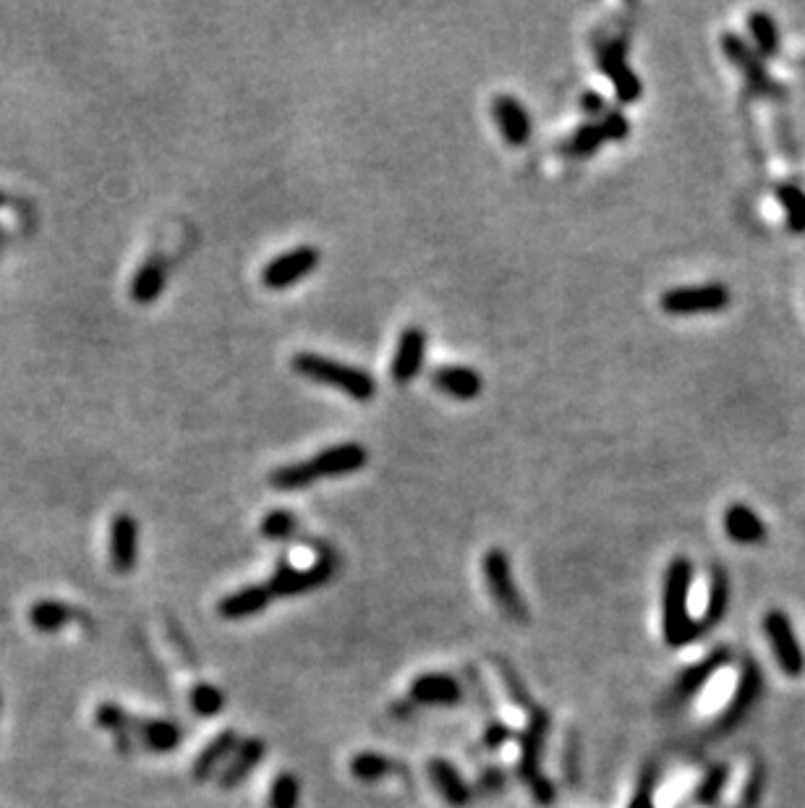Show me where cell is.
I'll return each mask as SVG.
<instances>
[{
    "instance_id": "cell-1",
    "label": "cell",
    "mask_w": 805,
    "mask_h": 808,
    "mask_svg": "<svg viewBox=\"0 0 805 808\" xmlns=\"http://www.w3.org/2000/svg\"><path fill=\"white\" fill-rule=\"evenodd\" d=\"M690 586L693 565L685 557H675L664 578V639L670 646H683L696 639L698 625L690 618Z\"/></svg>"
},
{
    "instance_id": "cell-2",
    "label": "cell",
    "mask_w": 805,
    "mask_h": 808,
    "mask_svg": "<svg viewBox=\"0 0 805 808\" xmlns=\"http://www.w3.org/2000/svg\"><path fill=\"white\" fill-rule=\"evenodd\" d=\"M293 369L306 380L319 382V385H330L335 390H343L353 401L366 403L377 395V382L366 369L351 367V364H340L335 359L319 354H296L293 356Z\"/></svg>"
},
{
    "instance_id": "cell-3",
    "label": "cell",
    "mask_w": 805,
    "mask_h": 808,
    "mask_svg": "<svg viewBox=\"0 0 805 808\" xmlns=\"http://www.w3.org/2000/svg\"><path fill=\"white\" fill-rule=\"evenodd\" d=\"M338 571V557L330 547H317V563L306 571H298L293 568L288 560H280L278 568L272 571L270 581H267V591L272 594V599H288V597H298V594H309V591L325 586L332 576Z\"/></svg>"
},
{
    "instance_id": "cell-4",
    "label": "cell",
    "mask_w": 805,
    "mask_h": 808,
    "mask_svg": "<svg viewBox=\"0 0 805 808\" xmlns=\"http://www.w3.org/2000/svg\"><path fill=\"white\" fill-rule=\"evenodd\" d=\"M745 691L743 683V670L727 662L711 665L706 670L704 680L698 683L696 693L690 699L698 704V712L704 714L706 720H717L722 714L730 712L735 707L738 693Z\"/></svg>"
},
{
    "instance_id": "cell-5",
    "label": "cell",
    "mask_w": 805,
    "mask_h": 808,
    "mask_svg": "<svg viewBox=\"0 0 805 808\" xmlns=\"http://www.w3.org/2000/svg\"><path fill=\"white\" fill-rule=\"evenodd\" d=\"M481 571H484V578H487L489 594L497 602L500 612L505 618H510L513 623H528V605L523 602L521 591L515 586L513 578V568H510V557L502 550H489L487 555L481 557Z\"/></svg>"
},
{
    "instance_id": "cell-6",
    "label": "cell",
    "mask_w": 805,
    "mask_h": 808,
    "mask_svg": "<svg viewBox=\"0 0 805 808\" xmlns=\"http://www.w3.org/2000/svg\"><path fill=\"white\" fill-rule=\"evenodd\" d=\"M552 730V714L544 707H536L534 712H528V725L521 735H518V746H521V756H518V777L526 785L542 777V751L544 743Z\"/></svg>"
},
{
    "instance_id": "cell-7",
    "label": "cell",
    "mask_w": 805,
    "mask_h": 808,
    "mask_svg": "<svg viewBox=\"0 0 805 808\" xmlns=\"http://www.w3.org/2000/svg\"><path fill=\"white\" fill-rule=\"evenodd\" d=\"M727 304H730V291L722 283L672 288V291H667L662 296V309L670 314L719 312Z\"/></svg>"
},
{
    "instance_id": "cell-8",
    "label": "cell",
    "mask_w": 805,
    "mask_h": 808,
    "mask_svg": "<svg viewBox=\"0 0 805 808\" xmlns=\"http://www.w3.org/2000/svg\"><path fill=\"white\" fill-rule=\"evenodd\" d=\"M319 252L314 246H298L291 252L280 254L264 267L262 283L272 291H283V288L293 286L298 280H304L306 275H312L314 267L319 265Z\"/></svg>"
},
{
    "instance_id": "cell-9",
    "label": "cell",
    "mask_w": 805,
    "mask_h": 808,
    "mask_svg": "<svg viewBox=\"0 0 805 808\" xmlns=\"http://www.w3.org/2000/svg\"><path fill=\"white\" fill-rule=\"evenodd\" d=\"M722 50H724V55H727V58H730V61L740 68V71H743L745 82H748V87H751L756 95H769V97L785 95V89L779 87L772 76L766 74V68H764V63H761V58H758V55L753 53V50L748 48L743 40H740L738 34H730V32L724 34Z\"/></svg>"
},
{
    "instance_id": "cell-10",
    "label": "cell",
    "mask_w": 805,
    "mask_h": 808,
    "mask_svg": "<svg viewBox=\"0 0 805 808\" xmlns=\"http://www.w3.org/2000/svg\"><path fill=\"white\" fill-rule=\"evenodd\" d=\"M599 68L609 76V82L615 84L617 100L620 102H636L641 97V79L636 71L625 63V42L615 40L607 42L599 48Z\"/></svg>"
},
{
    "instance_id": "cell-11",
    "label": "cell",
    "mask_w": 805,
    "mask_h": 808,
    "mask_svg": "<svg viewBox=\"0 0 805 808\" xmlns=\"http://www.w3.org/2000/svg\"><path fill=\"white\" fill-rule=\"evenodd\" d=\"M408 699L416 707H455L463 701V686L453 675L445 673H424L413 678L408 688Z\"/></svg>"
},
{
    "instance_id": "cell-12",
    "label": "cell",
    "mask_w": 805,
    "mask_h": 808,
    "mask_svg": "<svg viewBox=\"0 0 805 808\" xmlns=\"http://www.w3.org/2000/svg\"><path fill=\"white\" fill-rule=\"evenodd\" d=\"M139 563V523L129 513H118L110 523V565L115 573H131Z\"/></svg>"
},
{
    "instance_id": "cell-13",
    "label": "cell",
    "mask_w": 805,
    "mask_h": 808,
    "mask_svg": "<svg viewBox=\"0 0 805 808\" xmlns=\"http://www.w3.org/2000/svg\"><path fill=\"white\" fill-rule=\"evenodd\" d=\"M424 356H427V333L419 327H406L400 333L398 348H395L393 380L398 385H408L411 380H416L424 367Z\"/></svg>"
},
{
    "instance_id": "cell-14",
    "label": "cell",
    "mask_w": 805,
    "mask_h": 808,
    "mask_svg": "<svg viewBox=\"0 0 805 808\" xmlns=\"http://www.w3.org/2000/svg\"><path fill=\"white\" fill-rule=\"evenodd\" d=\"M264 754H267V743L262 738H244L238 743L236 754L230 756L228 764L220 769V775L215 777L217 788L220 790H233L238 788L246 777L251 775V769H257L262 764Z\"/></svg>"
},
{
    "instance_id": "cell-15",
    "label": "cell",
    "mask_w": 805,
    "mask_h": 808,
    "mask_svg": "<svg viewBox=\"0 0 805 808\" xmlns=\"http://www.w3.org/2000/svg\"><path fill=\"white\" fill-rule=\"evenodd\" d=\"M427 775L429 780H432L434 790L440 793V798L447 803V806L453 808L471 806V801H474V788L463 780V775L455 769V764H450L447 759H429Z\"/></svg>"
},
{
    "instance_id": "cell-16",
    "label": "cell",
    "mask_w": 805,
    "mask_h": 808,
    "mask_svg": "<svg viewBox=\"0 0 805 808\" xmlns=\"http://www.w3.org/2000/svg\"><path fill=\"white\" fill-rule=\"evenodd\" d=\"M238 743H241V738H238L236 730H223L220 735H215L191 764V780L199 782V785L215 780V772L225 767L230 756L236 754Z\"/></svg>"
},
{
    "instance_id": "cell-17",
    "label": "cell",
    "mask_w": 805,
    "mask_h": 808,
    "mask_svg": "<svg viewBox=\"0 0 805 808\" xmlns=\"http://www.w3.org/2000/svg\"><path fill=\"white\" fill-rule=\"evenodd\" d=\"M131 733H134L136 743L149 751V754H168L173 748L181 746L183 730L181 725L170 720H144V717H134L131 722Z\"/></svg>"
},
{
    "instance_id": "cell-18",
    "label": "cell",
    "mask_w": 805,
    "mask_h": 808,
    "mask_svg": "<svg viewBox=\"0 0 805 808\" xmlns=\"http://www.w3.org/2000/svg\"><path fill=\"white\" fill-rule=\"evenodd\" d=\"M366 458V448H361L359 442H343L314 455L312 466L317 476H345L364 469Z\"/></svg>"
},
{
    "instance_id": "cell-19",
    "label": "cell",
    "mask_w": 805,
    "mask_h": 808,
    "mask_svg": "<svg viewBox=\"0 0 805 808\" xmlns=\"http://www.w3.org/2000/svg\"><path fill=\"white\" fill-rule=\"evenodd\" d=\"M492 113L497 126H500V134L505 136V142L513 144V147H521V144L528 142V136H531V118H528L526 108L515 97H494Z\"/></svg>"
},
{
    "instance_id": "cell-20",
    "label": "cell",
    "mask_w": 805,
    "mask_h": 808,
    "mask_svg": "<svg viewBox=\"0 0 805 808\" xmlns=\"http://www.w3.org/2000/svg\"><path fill=\"white\" fill-rule=\"evenodd\" d=\"M27 618L29 623H32L34 631L40 633H58L63 625L74 623V620H79V623L84 625L92 623L84 612L76 610L74 605H66L61 599H37V602L29 607Z\"/></svg>"
},
{
    "instance_id": "cell-21",
    "label": "cell",
    "mask_w": 805,
    "mask_h": 808,
    "mask_svg": "<svg viewBox=\"0 0 805 808\" xmlns=\"http://www.w3.org/2000/svg\"><path fill=\"white\" fill-rule=\"evenodd\" d=\"M270 602H272V594L267 591V586L251 584V586H244V589L233 591V594H228V597L220 599V605H217V615H220L223 620L254 618V615H262Z\"/></svg>"
},
{
    "instance_id": "cell-22",
    "label": "cell",
    "mask_w": 805,
    "mask_h": 808,
    "mask_svg": "<svg viewBox=\"0 0 805 808\" xmlns=\"http://www.w3.org/2000/svg\"><path fill=\"white\" fill-rule=\"evenodd\" d=\"M432 382L434 388L442 390V393L447 395H453L458 401H474V398L481 395V390H484L481 374L471 367H458V364L434 369Z\"/></svg>"
},
{
    "instance_id": "cell-23",
    "label": "cell",
    "mask_w": 805,
    "mask_h": 808,
    "mask_svg": "<svg viewBox=\"0 0 805 808\" xmlns=\"http://www.w3.org/2000/svg\"><path fill=\"white\" fill-rule=\"evenodd\" d=\"M165 280H168V265H165L163 257H149L139 270H136L134 280H131V299L136 304H155L160 299V293L165 288Z\"/></svg>"
},
{
    "instance_id": "cell-24",
    "label": "cell",
    "mask_w": 805,
    "mask_h": 808,
    "mask_svg": "<svg viewBox=\"0 0 805 808\" xmlns=\"http://www.w3.org/2000/svg\"><path fill=\"white\" fill-rule=\"evenodd\" d=\"M753 777H756V772H753L751 761H740L738 767L719 775V788L714 798H719L724 808H743L745 801L751 798Z\"/></svg>"
},
{
    "instance_id": "cell-25",
    "label": "cell",
    "mask_w": 805,
    "mask_h": 808,
    "mask_svg": "<svg viewBox=\"0 0 805 808\" xmlns=\"http://www.w3.org/2000/svg\"><path fill=\"white\" fill-rule=\"evenodd\" d=\"M766 631H769V639L774 644V652H777L779 662L787 667V673H800L803 667V657H800V649L795 644V636H792V628L787 623L785 615L779 612H772L766 618Z\"/></svg>"
},
{
    "instance_id": "cell-26",
    "label": "cell",
    "mask_w": 805,
    "mask_h": 808,
    "mask_svg": "<svg viewBox=\"0 0 805 808\" xmlns=\"http://www.w3.org/2000/svg\"><path fill=\"white\" fill-rule=\"evenodd\" d=\"M724 529H727L730 539L743 544L761 542L766 534L764 521H761L751 508H745V505H732V508L727 510V516H724Z\"/></svg>"
},
{
    "instance_id": "cell-27",
    "label": "cell",
    "mask_w": 805,
    "mask_h": 808,
    "mask_svg": "<svg viewBox=\"0 0 805 808\" xmlns=\"http://www.w3.org/2000/svg\"><path fill=\"white\" fill-rule=\"evenodd\" d=\"M348 769H351L353 780L359 782H379L400 772V767L390 756L377 754V751H361V754H356L351 759V764H348Z\"/></svg>"
},
{
    "instance_id": "cell-28",
    "label": "cell",
    "mask_w": 805,
    "mask_h": 808,
    "mask_svg": "<svg viewBox=\"0 0 805 808\" xmlns=\"http://www.w3.org/2000/svg\"><path fill=\"white\" fill-rule=\"evenodd\" d=\"M494 667H497V678H500V683H502V688H505V696L510 699V704L526 714L534 712L536 704H534V699H531V693H528L526 683H523L521 675H518V670H515L510 662H505L502 657H494Z\"/></svg>"
},
{
    "instance_id": "cell-29",
    "label": "cell",
    "mask_w": 805,
    "mask_h": 808,
    "mask_svg": "<svg viewBox=\"0 0 805 808\" xmlns=\"http://www.w3.org/2000/svg\"><path fill=\"white\" fill-rule=\"evenodd\" d=\"M319 476L314 471L312 461L306 463H288V466H280L270 474V484L275 489H285V492H293V489H306L312 487L317 482Z\"/></svg>"
},
{
    "instance_id": "cell-30",
    "label": "cell",
    "mask_w": 805,
    "mask_h": 808,
    "mask_svg": "<svg viewBox=\"0 0 805 808\" xmlns=\"http://www.w3.org/2000/svg\"><path fill=\"white\" fill-rule=\"evenodd\" d=\"M189 707L199 717H217L225 709V693L212 683H194L189 691Z\"/></svg>"
},
{
    "instance_id": "cell-31",
    "label": "cell",
    "mask_w": 805,
    "mask_h": 808,
    "mask_svg": "<svg viewBox=\"0 0 805 808\" xmlns=\"http://www.w3.org/2000/svg\"><path fill=\"white\" fill-rule=\"evenodd\" d=\"M560 767L565 785L568 788H578V782H581V738H578V730H573V727L565 730Z\"/></svg>"
},
{
    "instance_id": "cell-32",
    "label": "cell",
    "mask_w": 805,
    "mask_h": 808,
    "mask_svg": "<svg viewBox=\"0 0 805 808\" xmlns=\"http://www.w3.org/2000/svg\"><path fill=\"white\" fill-rule=\"evenodd\" d=\"M301 803V782L293 772H280L270 785L267 808H298Z\"/></svg>"
},
{
    "instance_id": "cell-33",
    "label": "cell",
    "mask_w": 805,
    "mask_h": 808,
    "mask_svg": "<svg viewBox=\"0 0 805 808\" xmlns=\"http://www.w3.org/2000/svg\"><path fill=\"white\" fill-rule=\"evenodd\" d=\"M604 139H607V136H604L602 123L589 121V123H583L581 129L570 136V142L565 144V152L573 157H589L599 150V144H602Z\"/></svg>"
},
{
    "instance_id": "cell-34",
    "label": "cell",
    "mask_w": 805,
    "mask_h": 808,
    "mask_svg": "<svg viewBox=\"0 0 805 808\" xmlns=\"http://www.w3.org/2000/svg\"><path fill=\"white\" fill-rule=\"evenodd\" d=\"M748 27H751L753 42L761 55H777L779 53V32L777 24L772 21V16L766 14H751L748 19Z\"/></svg>"
},
{
    "instance_id": "cell-35",
    "label": "cell",
    "mask_w": 805,
    "mask_h": 808,
    "mask_svg": "<svg viewBox=\"0 0 805 808\" xmlns=\"http://www.w3.org/2000/svg\"><path fill=\"white\" fill-rule=\"evenodd\" d=\"M779 202L785 204L787 210V225L792 233H805V191L798 186L785 184L777 189Z\"/></svg>"
},
{
    "instance_id": "cell-36",
    "label": "cell",
    "mask_w": 805,
    "mask_h": 808,
    "mask_svg": "<svg viewBox=\"0 0 805 808\" xmlns=\"http://www.w3.org/2000/svg\"><path fill=\"white\" fill-rule=\"evenodd\" d=\"M95 722L108 730L110 735H121V733H131V722H134V714H129L121 704H113V701H105L100 707L95 709ZM134 735V733H131Z\"/></svg>"
},
{
    "instance_id": "cell-37",
    "label": "cell",
    "mask_w": 805,
    "mask_h": 808,
    "mask_svg": "<svg viewBox=\"0 0 805 808\" xmlns=\"http://www.w3.org/2000/svg\"><path fill=\"white\" fill-rule=\"evenodd\" d=\"M298 529L296 518H293V513H288V510H272V513H267L262 521V526H259V531H262L264 539H275V542H280V539H288L293 537Z\"/></svg>"
},
{
    "instance_id": "cell-38",
    "label": "cell",
    "mask_w": 805,
    "mask_h": 808,
    "mask_svg": "<svg viewBox=\"0 0 805 808\" xmlns=\"http://www.w3.org/2000/svg\"><path fill=\"white\" fill-rule=\"evenodd\" d=\"M505 785H508V775H505V769H502V767H484L479 772V777H476V782L471 785V788H474V795L494 798V795H500L502 790H505Z\"/></svg>"
},
{
    "instance_id": "cell-39",
    "label": "cell",
    "mask_w": 805,
    "mask_h": 808,
    "mask_svg": "<svg viewBox=\"0 0 805 808\" xmlns=\"http://www.w3.org/2000/svg\"><path fill=\"white\" fill-rule=\"evenodd\" d=\"M518 735H515L513 727L508 725V722H502L500 717L492 722H487L484 725V735H481V743L489 748V751H500L502 746H508L510 741H515Z\"/></svg>"
},
{
    "instance_id": "cell-40",
    "label": "cell",
    "mask_w": 805,
    "mask_h": 808,
    "mask_svg": "<svg viewBox=\"0 0 805 808\" xmlns=\"http://www.w3.org/2000/svg\"><path fill=\"white\" fill-rule=\"evenodd\" d=\"M602 129H604V136H607V139H612V142H620V139H625V136L630 134V123L623 113L612 110V113H604Z\"/></svg>"
},
{
    "instance_id": "cell-41",
    "label": "cell",
    "mask_w": 805,
    "mask_h": 808,
    "mask_svg": "<svg viewBox=\"0 0 805 808\" xmlns=\"http://www.w3.org/2000/svg\"><path fill=\"white\" fill-rule=\"evenodd\" d=\"M531 798H534L536 806H555L557 801V788L555 782L549 780V777H539V780H534L531 785Z\"/></svg>"
},
{
    "instance_id": "cell-42",
    "label": "cell",
    "mask_w": 805,
    "mask_h": 808,
    "mask_svg": "<svg viewBox=\"0 0 805 808\" xmlns=\"http://www.w3.org/2000/svg\"><path fill=\"white\" fill-rule=\"evenodd\" d=\"M654 788H657V775L646 772V777L638 785L633 801H630L628 808H657L654 806Z\"/></svg>"
},
{
    "instance_id": "cell-43",
    "label": "cell",
    "mask_w": 805,
    "mask_h": 808,
    "mask_svg": "<svg viewBox=\"0 0 805 808\" xmlns=\"http://www.w3.org/2000/svg\"><path fill=\"white\" fill-rule=\"evenodd\" d=\"M168 636H170V641H173V646H176V652L183 657V662H186V665H191V667H197L199 665L197 654H194V649L189 646L186 636H183V633L178 631V625H168Z\"/></svg>"
},
{
    "instance_id": "cell-44",
    "label": "cell",
    "mask_w": 805,
    "mask_h": 808,
    "mask_svg": "<svg viewBox=\"0 0 805 808\" xmlns=\"http://www.w3.org/2000/svg\"><path fill=\"white\" fill-rule=\"evenodd\" d=\"M581 108H583V113L591 118L604 116V113H607V108H604V97L596 95V92H586V95L581 97Z\"/></svg>"
},
{
    "instance_id": "cell-45",
    "label": "cell",
    "mask_w": 805,
    "mask_h": 808,
    "mask_svg": "<svg viewBox=\"0 0 805 808\" xmlns=\"http://www.w3.org/2000/svg\"><path fill=\"white\" fill-rule=\"evenodd\" d=\"M413 709H416V704H413L411 699L393 701V704H390V717H395V720H411Z\"/></svg>"
}]
</instances>
